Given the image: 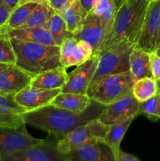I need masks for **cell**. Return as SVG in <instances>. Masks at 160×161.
Listing matches in <instances>:
<instances>
[{"label": "cell", "instance_id": "6da1fadb", "mask_svg": "<svg viewBox=\"0 0 160 161\" xmlns=\"http://www.w3.org/2000/svg\"><path fill=\"white\" fill-rule=\"evenodd\" d=\"M104 106L93 101L90 106L80 113H75L52 105L27 111L23 114L25 124L61 139L76 127L98 118Z\"/></svg>", "mask_w": 160, "mask_h": 161}, {"label": "cell", "instance_id": "7a4b0ae2", "mask_svg": "<svg viewBox=\"0 0 160 161\" xmlns=\"http://www.w3.org/2000/svg\"><path fill=\"white\" fill-rule=\"evenodd\" d=\"M148 4V0H126L121 6L116 11L112 26L99 49L98 55L121 41L137 43Z\"/></svg>", "mask_w": 160, "mask_h": 161}, {"label": "cell", "instance_id": "3957f363", "mask_svg": "<svg viewBox=\"0 0 160 161\" xmlns=\"http://www.w3.org/2000/svg\"><path fill=\"white\" fill-rule=\"evenodd\" d=\"M15 51L16 65L31 76L61 66L60 47L42 45L10 38Z\"/></svg>", "mask_w": 160, "mask_h": 161}, {"label": "cell", "instance_id": "277c9868", "mask_svg": "<svg viewBox=\"0 0 160 161\" xmlns=\"http://www.w3.org/2000/svg\"><path fill=\"white\" fill-rule=\"evenodd\" d=\"M134 83L130 71L107 75L89 86L87 95L91 100L107 106L124 97L133 94Z\"/></svg>", "mask_w": 160, "mask_h": 161}, {"label": "cell", "instance_id": "5b68a950", "mask_svg": "<svg viewBox=\"0 0 160 161\" xmlns=\"http://www.w3.org/2000/svg\"><path fill=\"white\" fill-rule=\"evenodd\" d=\"M135 44L121 41L99 54V61L94 76L89 86L107 75L130 71V56Z\"/></svg>", "mask_w": 160, "mask_h": 161}, {"label": "cell", "instance_id": "8992f818", "mask_svg": "<svg viewBox=\"0 0 160 161\" xmlns=\"http://www.w3.org/2000/svg\"><path fill=\"white\" fill-rule=\"evenodd\" d=\"M108 126L102 124L98 119H93L86 124L76 127L56 143L61 153L67 155L82 146L93 142H100L104 138Z\"/></svg>", "mask_w": 160, "mask_h": 161}, {"label": "cell", "instance_id": "52a82bcc", "mask_svg": "<svg viewBox=\"0 0 160 161\" xmlns=\"http://www.w3.org/2000/svg\"><path fill=\"white\" fill-rule=\"evenodd\" d=\"M67 155L61 153L55 144L43 140L25 149L0 154L1 161H66Z\"/></svg>", "mask_w": 160, "mask_h": 161}, {"label": "cell", "instance_id": "ba28073f", "mask_svg": "<svg viewBox=\"0 0 160 161\" xmlns=\"http://www.w3.org/2000/svg\"><path fill=\"white\" fill-rule=\"evenodd\" d=\"M139 108L140 102L130 94L104 106L97 119L107 126L121 124L138 116Z\"/></svg>", "mask_w": 160, "mask_h": 161}, {"label": "cell", "instance_id": "9c48e42d", "mask_svg": "<svg viewBox=\"0 0 160 161\" xmlns=\"http://www.w3.org/2000/svg\"><path fill=\"white\" fill-rule=\"evenodd\" d=\"M98 61L99 55L93 54L86 62L76 66L67 75V80L61 88V92L86 94L97 70Z\"/></svg>", "mask_w": 160, "mask_h": 161}, {"label": "cell", "instance_id": "30bf717a", "mask_svg": "<svg viewBox=\"0 0 160 161\" xmlns=\"http://www.w3.org/2000/svg\"><path fill=\"white\" fill-rule=\"evenodd\" d=\"M93 55V50L90 44L72 36L67 37L60 46V64L64 69L80 65Z\"/></svg>", "mask_w": 160, "mask_h": 161}, {"label": "cell", "instance_id": "8fae6325", "mask_svg": "<svg viewBox=\"0 0 160 161\" xmlns=\"http://www.w3.org/2000/svg\"><path fill=\"white\" fill-rule=\"evenodd\" d=\"M42 141L30 135L25 124L19 127L0 126V154L20 150Z\"/></svg>", "mask_w": 160, "mask_h": 161}, {"label": "cell", "instance_id": "7c38bea8", "mask_svg": "<svg viewBox=\"0 0 160 161\" xmlns=\"http://www.w3.org/2000/svg\"><path fill=\"white\" fill-rule=\"evenodd\" d=\"M160 0L149 1L141 36L136 44L148 53L155 50L158 31Z\"/></svg>", "mask_w": 160, "mask_h": 161}, {"label": "cell", "instance_id": "4fadbf2b", "mask_svg": "<svg viewBox=\"0 0 160 161\" xmlns=\"http://www.w3.org/2000/svg\"><path fill=\"white\" fill-rule=\"evenodd\" d=\"M32 77L16 64H4L0 68V94L14 96L29 86Z\"/></svg>", "mask_w": 160, "mask_h": 161}, {"label": "cell", "instance_id": "5bb4252c", "mask_svg": "<svg viewBox=\"0 0 160 161\" xmlns=\"http://www.w3.org/2000/svg\"><path fill=\"white\" fill-rule=\"evenodd\" d=\"M72 36L90 44L93 54L98 55L99 49L106 36V31L101 19L90 12L86 14L79 29Z\"/></svg>", "mask_w": 160, "mask_h": 161}, {"label": "cell", "instance_id": "9a60e30c", "mask_svg": "<svg viewBox=\"0 0 160 161\" xmlns=\"http://www.w3.org/2000/svg\"><path fill=\"white\" fill-rule=\"evenodd\" d=\"M61 89L46 90L28 86L13 96L15 102L26 111L39 109L50 104Z\"/></svg>", "mask_w": 160, "mask_h": 161}, {"label": "cell", "instance_id": "2e32d148", "mask_svg": "<svg viewBox=\"0 0 160 161\" xmlns=\"http://www.w3.org/2000/svg\"><path fill=\"white\" fill-rule=\"evenodd\" d=\"M26 109L14 100L13 95L0 94V126L19 127L24 125L23 114Z\"/></svg>", "mask_w": 160, "mask_h": 161}, {"label": "cell", "instance_id": "e0dca14e", "mask_svg": "<svg viewBox=\"0 0 160 161\" xmlns=\"http://www.w3.org/2000/svg\"><path fill=\"white\" fill-rule=\"evenodd\" d=\"M70 161H115L111 150L100 142H93L67 155Z\"/></svg>", "mask_w": 160, "mask_h": 161}, {"label": "cell", "instance_id": "ac0fdd59", "mask_svg": "<svg viewBox=\"0 0 160 161\" xmlns=\"http://www.w3.org/2000/svg\"><path fill=\"white\" fill-rule=\"evenodd\" d=\"M93 101L86 94L61 92L53 99L50 105L67 110L75 113H80L87 109Z\"/></svg>", "mask_w": 160, "mask_h": 161}, {"label": "cell", "instance_id": "d6986e66", "mask_svg": "<svg viewBox=\"0 0 160 161\" xmlns=\"http://www.w3.org/2000/svg\"><path fill=\"white\" fill-rule=\"evenodd\" d=\"M67 75L66 69L60 66L33 76L30 86L46 90L61 89L67 82Z\"/></svg>", "mask_w": 160, "mask_h": 161}, {"label": "cell", "instance_id": "ffe728a7", "mask_svg": "<svg viewBox=\"0 0 160 161\" xmlns=\"http://www.w3.org/2000/svg\"><path fill=\"white\" fill-rule=\"evenodd\" d=\"M150 53L135 45L130 56V72L133 80L152 77L150 65Z\"/></svg>", "mask_w": 160, "mask_h": 161}, {"label": "cell", "instance_id": "44dd1931", "mask_svg": "<svg viewBox=\"0 0 160 161\" xmlns=\"http://www.w3.org/2000/svg\"><path fill=\"white\" fill-rule=\"evenodd\" d=\"M8 33L10 38H16L26 42L47 46H56L50 32L45 27L18 28Z\"/></svg>", "mask_w": 160, "mask_h": 161}, {"label": "cell", "instance_id": "7402d4cb", "mask_svg": "<svg viewBox=\"0 0 160 161\" xmlns=\"http://www.w3.org/2000/svg\"><path fill=\"white\" fill-rule=\"evenodd\" d=\"M132 121L133 119H131L121 124L108 126L106 135L102 140V143L108 146V149L111 150L115 161H118L119 153L121 151V142Z\"/></svg>", "mask_w": 160, "mask_h": 161}, {"label": "cell", "instance_id": "603a6c76", "mask_svg": "<svg viewBox=\"0 0 160 161\" xmlns=\"http://www.w3.org/2000/svg\"><path fill=\"white\" fill-rule=\"evenodd\" d=\"M59 14L65 21L67 31L72 35L79 29L87 14L82 6L80 0H74L69 6L59 12Z\"/></svg>", "mask_w": 160, "mask_h": 161}, {"label": "cell", "instance_id": "cb8c5ba5", "mask_svg": "<svg viewBox=\"0 0 160 161\" xmlns=\"http://www.w3.org/2000/svg\"><path fill=\"white\" fill-rule=\"evenodd\" d=\"M38 4L39 3H30L17 6L15 9L12 10L7 22L0 29V31L9 32L16 28L21 27Z\"/></svg>", "mask_w": 160, "mask_h": 161}, {"label": "cell", "instance_id": "d4e9b609", "mask_svg": "<svg viewBox=\"0 0 160 161\" xmlns=\"http://www.w3.org/2000/svg\"><path fill=\"white\" fill-rule=\"evenodd\" d=\"M55 12L56 11L50 6L48 2L39 3L30 14L25 23L20 28L45 27Z\"/></svg>", "mask_w": 160, "mask_h": 161}, {"label": "cell", "instance_id": "484cf974", "mask_svg": "<svg viewBox=\"0 0 160 161\" xmlns=\"http://www.w3.org/2000/svg\"><path fill=\"white\" fill-rule=\"evenodd\" d=\"M133 95L139 102H143L158 94L157 80L153 77H144L134 82Z\"/></svg>", "mask_w": 160, "mask_h": 161}, {"label": "cell", "instance_id": "4316f807", "mask_svg": "<svg viewBox=\"0 0 160 161\" xmlns=\"http://www.w3.org/2000/svg\"><path fill=\"white\" fill-rule=\"evenodd\" d=\"M45 28L49 30L56 45L58 47H60L67 37L72 36L67 31L65 21L57 12L54 13Z\"/></svg>", "mask_w": 160, "mask_h": 161}, {"label": "cell", "instance_id": "83f0119b", "mask_svg": "<svg viewBox=\"0 0 160 161\" xmlns=\"http://www.w3.org/2000/svg\"><path fill=\"white\" fill-rule=\"evenodd\" d=\"M15 51L9 33L0 31V64H16Z\"/></svg>", "mask_w": 160, "mask_h": 161}, {"label": "cell", "instance_id": "f1b7e54d", "mask_svg": "<svg viewBox=\"0 0 160 161\" xmlns=\"http://www.w3.org/2000/svg\"><path fill=\"white\" fill-rule=\"evenodd\" d=\"M140 114H144L147 117L160 119V94H155L151 98L140 102Z\"/></svg>", "mask_w": 160, "mask_h": 161}, {"label": "cell", "instance_id": "f546056e", "mask_svg": "<svg viewBox=\"0 0 160 161\" xmlns=\"http://www.w3.org/2000/svg\"><path fill=\"white\" fill-rule=\"evenodd\" d=\"M150 65L152 77L155 80H160V56L157 52L153 51L150 53Z\"/></svg>", "mask_w": 160, "mask_h": 161}, {"label": "cell", "instance_id": "4dcf8cb0", "mask_svg": "<svg viewBox=\"0 0 160 161\" xmlns=\"http://www.w3.org/2000/svg\"><path fill=\"white\" fill-rule=\"evenodd\" d=\"M11 12L12 9L0 0V29L6 25Z\"/></svg>", "mask_w": 160, "mask_h": 161}, {"label": "cell", "instance_id": "1f68e13d", "mask_svg": "<svg viewBox=\"0 0 160 161\" xmlns=\"http://www.w3.org/2000/svg\"><path fill=\"white\" fill-rule=\"evenodd\" d=\"M73 1L74 0H47L50 7L58 13L69 6Z\"/></svg>", "mask_w": 160, "mask_h": 161}, {"label": "cell", "instance_id": "d6a6232c", "mask_svg": "<svg viewBox=\"0 0 160 161\" xmlns=\"http://www.w3.org/2000/svg\"><path fill=\"white\" fill-rule=\"evenodd\" d=\"M96 2H97V0H80L82 6L83 7L86 14H89L92 11L94 6H95Z\"/></svg>", "mask_w": 160, "mask_h": 161}, {"label": "cell", "instance_id": "836d02e7", "mask_svg": "<svg viewBox=\"0 0 160 161\" xmlns=\"http://www.w3.org/2000/svg\"><path fill=\"white\" fill-rule=\"evenodd\" d=\"M118 161H141V160H140L137 157H135V156L121 150L120 153H119Z\"/></svg>", "mask_w": 160, "mask_h": 161}, {"label": "cell", "instance_id": "e575fe53", "mask_svg": "<svg viewBox=\"0 0 160 161\" xmlns=\"http://www.w3.org/2000/svg\"><path fill=\"white\" fill-rule=\"evenodd\" d=\"M1 1L13 10L17 7L20 0H1Z\"/></svg>", "mask_w": 160, "mask_h": 161}, {"label": "cell", "instance_id": "d590c367", "mask_svg": "<svg viewBox=\"0 0 160 161\" xmlns=\"http://www.w3.org/2000/svg\"><path fill=\"white\" fill-rule=\"evenodd\" d=\"M43 2H47V0H20L17 6H21V5H24V4H26V3H43Z\"/></svg>", "mask_w": 160, "mask_h": 161}, {"label": "cell", "instance_id": "8d00e7d4", "mask_svg": "<svg viewBox=\"0 0 160 161\" xmlns=\"http://www.w3.org/2000/svg\"><path fill=\"white\" fill-rule=\"evenodd\" d=\"M160 46V12H159V18H158V36H157L156 39V47H155V50L158 49V47Z\"/></svg>", "mask_w": 160, "mask_h": 161}, {"label": "cell", "instance_id": "74e56055", "mask_svg": "<svg viewBox=\"0 0 160 161\" xmlns=\"http://www.w3.org/2000/svg\"><path fill=\"white\" fill-rule=\"evenodd\" d=\"M113 1H114L115 7L116 11H117L118 9L121 7V6H122V5L123 4L126 0H113Z\"/></svg>", "mask_w": 160, "mask_h": 161}, {"label": "cell", "instance_id": "f35d334b", "mask_svg": "<svg viewBox=\"0 0 160 161\" xmlns=\"http://www.w3.org/2000/svg\"><path fill=\"white\" fill-rule=\"evenodd\" d=\"M157 85H158V92L160 94V80H157Z\"/></svg>", "mask_w": 160, "mask_h": 161}, {"label": "cell", "instance_id": "ab89813d", "mask_svg": "<svg viewBox=\"0 0 160 161\" xmlns=\"http://www.w3.org/2000/svg\"><path fill=\"white\" fill-rule=\"evenodd\" d=\"M155 51H156V52H157V53H158V54L159 55V56H160V46H159V47H158V49H157V50H155Z\"/></svg>", "mask_w": 160, "mask_h": 161}, {"label": "cell", "instance_id": "60d3db41", "mask_svg": "<svg viewBox=\"0 0 160 161\" xmlns=\"http://www.w3.org/2000/svg\"><path fill=\"white\" fill-rule=\"evenodd\" d=\"M3 65H4V64H0V68H1V67H3Z\"/></svg>", "mask_w": 160, "mask_h": 161}, {"label": "cell", "instance_id": "b9f144b4", "mask_svg": "<svg viewBox=\"0 0 160 161\" xmlns=\"http://www.w3.org/2000/svg\"><path fill=\"white\" fill-rule=\"evenodd\" d=\"M66 161H70V160H68V159H67V160H66Z\"/></svg>", "mask_w": 160, "mask_h": 161}, {"label": "cell", "instance_id": "7bdbcfd3", "mask_svg": "<svg viewBox=\"0 0 160 161\" xmlns=\"http://www.w3.org/2000/svg\"><path fill=\"white\" fill-rule=\"evenodd\" d=\"M148 1H151V0H148Z\"/></svg>", "mask_w": 160, "mask_h": 161}, {"label": "cell", "instance_id": "ee69618b", "mask_svg": "<svg viewBox=\"0 0 160 161\" xmlns=\"http://www.w3.org/2000/svg\"><path fill=\"white\" fill-rule=\"evenodd\" d=\"M0 161H1V160H0Z\"/></svg>", "mask_w": 160, "mask_h": 161}]
</instances>
